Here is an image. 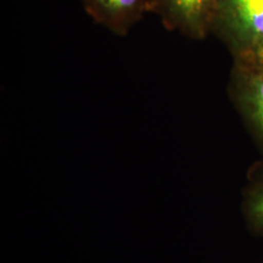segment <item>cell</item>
<instances>
[{
    "label": "cell",
    "mask_w": 263,
    "mask_h": 263,
    "mask_svg": "<svg viewBox=\"0 0 263 263\" xmlns=\"http://www.w3.org/2000/svg\"><path fill=\"white\" fill-rule=\"evenodd\" d=\"M254 104L256 116L263 128V80L258 81L254 87Z\"/></svg>",
    "instance_id": "5"
},
{
    "label": "cell",
    "mask_w": 263,
    "mask_h": 263,
    "mask_svg": "<svg viewBox=\"0 0 263 263\" xmlns=\"http://www.w3.org/2000/svg\"><path fill=\"white\" fill-rule=\"evenodd\" d=\"M86 13L96 24L118 36L127 35L147 13L153 0H81Z\"/></svg>",
    "instance_id": "1"
},
{
    "label": "cell",
    "mask_w": 263,
    "mask_h": 263,
    "mask_svg": "<svg viewBox=\"0 0 263 263\" xmlns=\"http://www.w3.org/2000/svg\"><path fill=\"white\" fill-rule=\"evenodd\" d=\"M215 0H153L152 13L174 27L201 33L212 13Z\"/></svg>",
    "instance_id": "2"
},
{
    "label": "cell",
    "mask_w": 263,
    "mask_h": 263,
    "mask_svg": "<svg viewBox=\"0 0 263 263\" xmlns=\"http://www.w3.org/2000/svg\"><path fill=\"white\" fill-rule=\"evenodd\" d=\"M228 6L245 28L263 34V0H228Z\"/></svg>",
    "instance_id": "3"
},
{
    "label": "cell",
    "mask_w": 263,
    "mask_h": 263,
    "mask_svg": "<svg viewBox=\"0 0 263 263\" xmlns=\"http://www.w3.org/2000/svg\"><path fill=\"white\" fill-rule=\"evenodd\" d=\"M247 209V216L254 227L263 233V190L251 198Z\"/></svg>",
    "instance_id": "4"
},
{
    "label": "cell",
    "mask_w": 263,
    "mask_h": 263,
    "mask_svg": "<svg viewBox=\"0 0 263 263\" xmlns=\"http://www.w3.org/2000/svg\"><path fill=\"white\" fill-rule=\"evenodd\" d=\"M259 55H260V57L263 59V46L262 48L260 49V51H259Z\"/></svg>",
    "instance_id": "6"
}]
</instances>
